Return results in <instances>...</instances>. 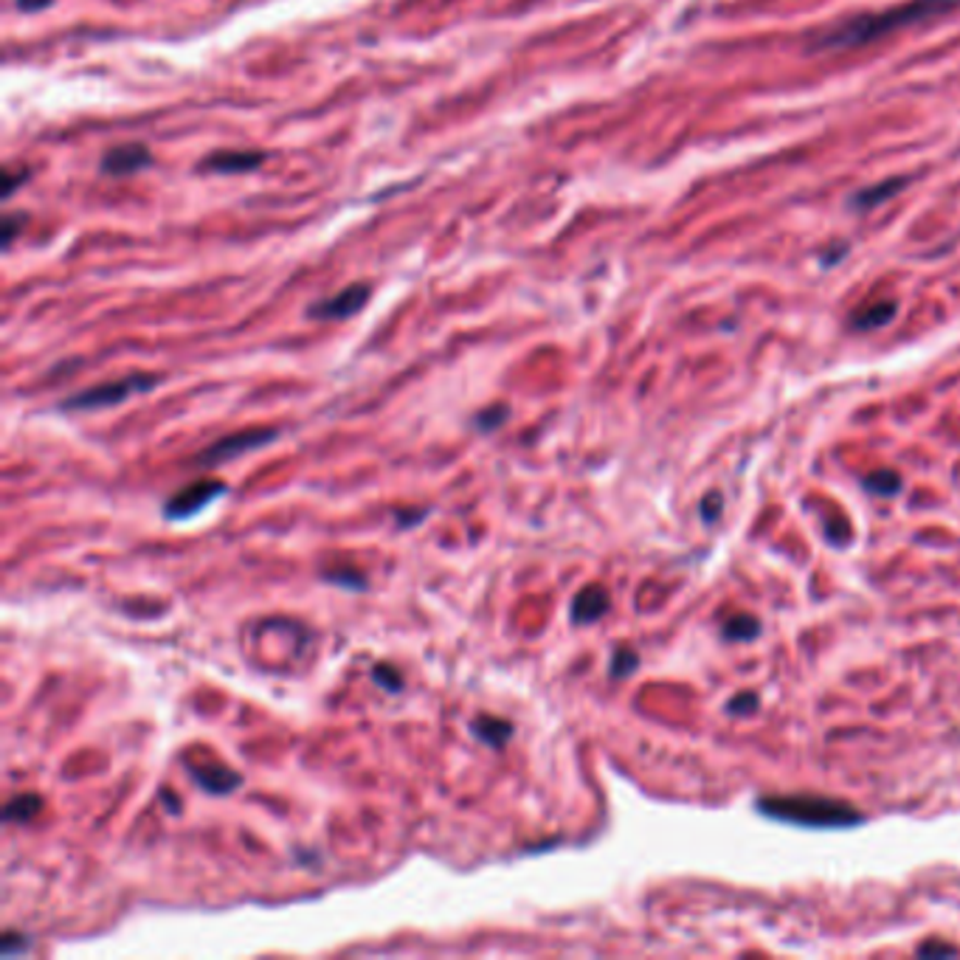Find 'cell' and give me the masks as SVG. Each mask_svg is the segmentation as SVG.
<instances>
[{"mask_svg": "<svg viewBox=\"0 0 960 960\" xmlns=\"http://www.w3.org/2000/svg\"><path fill=\"white\" fill-rule=\"evenodd\" d=\"M758 809L766 816H775L783 823L806 825V828H851V825L862 823V814L851 809L848 802L816 795L761 797Z\"/></svg>", "mask_w": 960, "mask_h": 960, "instance_id": "cell-2", "label": "cell"}, {"mask_svg": "<svg viewBox=\"0 0 960 960\" xmlns=\"http://www.w3.org/2000/svg\"><path fill=\"white\" fill-rule=\"evenodd\" d=\"M510 417V406L508 403H494V406H487V409H482L479 414H476L474 417V426L479 428V432H496V428L501 426V423H504V420Z\"/></svg>", "mask_w": 960, "mask_h": 960, "instance_id": "cell-17", "label": "cell"}, {"mask_svg": "<svg viewBox=\"0 0 960 960\" xmlns=\"http://www.w3.org/2000/svg\"><path fill=\"white\" fill-rule=\"evenodd\" d=\"M265 152L260 150H217L200 161V170L217 172V175H240V172L260 170Z\"/></svg>", "mask_w": 960, "mask_h": 960, "instance_id": "cell-8", "label": "cell"}, {"mask_svg": "<svg viewBox=\"0 0 960 960\" xmlns=\"http://www.w3.org/2000/svg\"><path fill=\"white\" fill-rule=\"evenodd\" d=\"M42 811V800L37 795H17L7 802L3 820L7 823H28Z\"/></svg>", "mask_w": 960, "mask_h": 960, "instance_id": "cell-13", "label": "cell"}, {"mask_svg": "<svg viewBox=\"0 0 960 960\" xmlns=\"http://www.w3.org/2000/svg\"><path fill=\"white\" fill-rule=\"evenodd\" d=\"M901 189H905V178L885 180V184L876 186V189H868V192L857 195V198H853V207H857V209H873V207H882V200L893 198V195L901 192Z\"/></svg>", "mask_w": 960, "mask_h": 960, "instance_id": "cell-15", "label": "cell"}, {"mask_svg": "<svg viewBox=\"0 0 960 960\" xmlns=\"http://www.w3.org/2000/svg\"><path fill=\"white\" fill-rule=\"evenodd\" d=\"M721 501L724 499H721L719 490H713V494L705 496V501H701V515H705V522H715V519H719Z\"/></svg>", "mask_w": 960, "mask_h": 960, "instance_id": "cell-24", "label": "cell"}, {"mask_svg": "<svg viewBox=\"0 0 960 960\" xmlns=\"http://www.w3.org/2000/svg\"><path fill=\"white\" fill-rule=\"evenodd\" d=\"M161 377L155 375H130L122 377V381H110V384H99L93 389L76 391L68 400H62V409L65 412H97V409H108V406L124 403L133 395H141V391H150L159 386Z\"/></svg>", "mask_w": 960, "mask_h": 960, "instance_id": "cell-3", "label": "cell"}, {"mask_svg": "<svg viewBox=\"0 0 960 960\" xmlns=\"http://www.w3.org/2000/svg\"><path fill=\"white\" fill-rule=\"evenodd\" d=\"M279 437L276 428H248V432L228 434V437L217 439L212 448L198 457V465H220V462H228L234 457H242L248 451H257V448H265L267 442H274Z\"/></svg>", "mask_w": 960, "mask_h": 960, "instance_id": "cell-4", "label": "cell"}, {"mask_svg": "<svg viewBox=\"0 0 960 960\" xmlns=\"http://www.w3.org/2000/svg\"><path fill=\"white\" fill-rule=\"evenodd\" d=\"M423 519H426V510H420V513H414V515L398 513V524H400V527H412V524L423 522Z\"/></svg>", "mask_w": 960, "mask_h": 960, "instance_id": "cell-28", "label": "cell"}, {"mask_svg": "<svg viewBox=\"0 0 960 960\" xmlns=\"http://www.w3.org/2000/svg\"><path fill=\"white\" fill-rule=\"evenodd\" d=\"M23 949H28L26 935H17V933L3 935V947H0V955H3V958H12V955L23 952Z\"/></svg>", "mask_w": 960, "mask_h": 960, "instance_id": "cell-23", "label": "cell"}, {"mask_svg": "<svg viewBox=\"0 0 960 960\" xmlns=\"http://www.w3.org/2000/svg\"><path fill=\"white\" fill-rule=\"evenodd\" d=\"M28 175H32V172L23 170V166L17 172L14 170L3 172V198H12V195L17 192V186H21L23 180H28Z\"/></svg>", "mask_w": 960, "mask_h": 960, "instance_id": "cell-22", "label": "cell"}, {"mask_svg": "<svg viewBox=\"0 0 960 960\" xmlns=\"http://www.w3.org/2000/svg\"><path fill=\"white\" fill-rule=\"evenodd\" d=\"M637 665H639L637 651H632V648H620V651H614V657H611V676H614V680H625V676H632V673L637 671Z\"/></svg>", "mask_w": 960, "mask_h": 960, "instance_id": "cell-18", "label": "cell"}, {"mask_svg": "<svg viewBox=\"0 0 960 960\" xmlns=\"http://www.w3.org/2000/svg\"><path fill=\"white\" fill-rule=\"evenodd\" d=\"M228 494V485L217 479H203V482H195V485L184 487L178 494L166 499L164 504V515L172 519V522H180V519H192L198 515L200 510H207L212 501H217L220 496Z\"/></svg>", "mask_w": 960, "mask_h": 960, "instance_id": "cell-5", "label": "cell"}, {"mask_svg": "<svg viewBox=\"0 0 960 960\" xmlns=\"http://www.w3.org/2000/svg\"><path fill=\"white\" fill-rule=\"evenodd\" d=\"M21 12H40V9L51 7V0H14Z\"/></svg>", "mask_w": 960, "mask_h": 960, "instance_id": "cell-27", "label": "cell"}, {"mask_svg": "<svg viewBox=\"0 0 960 960\" xmlns=\"http://www.w3.org/2000/svg\"><path fill=\"white\" fill-rule=\"evenodd\" d=\"M758 705H761V699H758V696H755V694H741V696H735V699L730 701L727 710H730V713H735V715H747V713H755V710H758Z\"/></svg>", "mask_w": 960, "mask_h": 960, "instance_id": "cell-21", "label": "cell"}, {"mask_svg": "<svg viewBox=\"0 0 960 960\" xmlns=\"http://www.w3.org/2000/svg\"><path fill=\"white\" fill-rule=\"evenodd\" d=\"M960 0H907L901 7L885 9V12L859 14V17H851V21L839 23V26L828 28L823 35H816L811 40V49H859L864 42L882 40V37L893 35V32H901L907 26H915V23H924L930 17L952 12Z\"/></svg>", "mask_w": 960, "mask_h": 960, "instance_id": "cell-1", "label": "cell"}, {"mask_svg": "<svg viewBox=\"0 0 960 960\" xmlns=\"http://www.w3.org/2000/svg\"><path fill=\"white\" fill-rule=\"evenodd\" d=\"M23 223H26V214H9V217L3 220V248L12 246L14 234L21 232Z\"/></svg>", "mask_w": 960, "mask_h": 960, "instance_id": "cell-25", "label": "cell"}, {"mask_svg": "<svg viewBox=\"0 0 960 960\" xmlns=\"http://www.w3.org/2000/svg\"><path fill=\"white\" fill-rule=\"evenodd\" d=\"M152 164V152L145 145H119L113 150H108L102 155V172L104 175H136V172L147 170Z\"/></svg>", "mask_w": 960, "mask_h": 960, "instance_id": "cell-7", "label": "cell"}, {"mask_svg": "<svg viewBox=\"0 0 960 960\" xmlns=\"http://www.w3.org/2000/svg\"><path fill=\"white\" fill-rule=\"evenodd\" d=\"M324 581L329 584H341V586H350V589H364V575L356 570H336V572H324Z\"/></svg>", "mask_w": 960, "mask_h": 960, "instance_id": "cell-20", "label": "cell"}, {"mask_svg": "<svg viewBox=\"0 0 960 960\" xmlns=\"http://www.w3.org/2000/svg\"><path fill=\"white\" fill-rule=\"evenodd\" d=\"M372 680L384 687V690H389V694H398L400 687H403L400 673L391 671V665H375V671H372Z\"/></svg>", "mask_w": 960, "mask_h": 960, "instance_id": "cell-19", "label": "cell"}, {"mask_svg": "<svg viewBox=\"0 0 960 960\" xmlns=\"http://www.w3.org/2000/svg\"><path fill=\"white\" fill-rule=\"evenodd\" d=\"M724 637L733 639V643H747L761 634V620L752 618V614H735L724 623Z\"/></svg>", "mask_w": 960, "mask_h": 960, "instance_id": "cell-14", "label": "cell"}, {"mask_svg": "<svg viewBox=\"0 0 960 960\" xmlns=\"http://www.w3.org/2000/svg\"><path fill=\"white\" fill-rule=\"evenodd\" d=\"M474 735L479 738L482 744L487 747L501 749L504 744L510 741V735H513V727H510V721H501V719H490V715H482V719L474 721Z\"/></svg>", "mask_w": 960, "mask_h": 960, "instance_id": "cell-11", "label": "cell"}, {"mask_svg": "<svg viewBox=\"0 0 960 960\" xmlns=\"http://www.w3.org/2000/svg\"><path fill=\"white\" fill-rule=\"evenodd\" d=\"M186 769H189V775L195 777V783L203 786L207 791H212V795H228V791H234L242 783L240 775L232 772L228 766H223V763L186 761Z\"/></svg>", "mask_w": 960, "mask_h": 960, "instance_id": "cell-9", "label": "cell"}, {"mask_svg": "<svg viewBox=\"0 0 960 960\" xmlns=\"http://www.w3.org/2000/svg\"><path fill=\"white\" fill-rule=\"evenodd\" d=\"M864 490L873 496H896L901 490V476L896 471H876L864 479Z\"/></svg>", "mask_w": 960, "mask_h": 960, "instance_id": "cell-16", "label": "cell"}, {"mask_svg": "<svg viewBox=\"0 0 960 960\" xmlns=\"http://www.w3.org/2000/svg\"><path fill=\"white\" fill-rule=\"evenodd\" d=\"M896 310H899V304L896 302H873V304H868V308L859 310L851 324L857 329H878V327H885L887 322H893Z\"/></svg>", "mask_w": 960, "mask_h": 960, "instance_id": "cell-12", "label": "cell"}, {"mask_svg": "<svg viewBox=\"0 0 960 960\" xmlns=\"http://www.w3.org/2000/svg\"><path fill=\"white\" fill-rule=\"evenodd\" d=\"M919 955H958V949L947 947V944H935V940H930V944H921Z\"/></svg>", "mask_w": 960, "mask_h": 960, "instance_id": "cell-26", "label": "cell"}, {"mask_svg": "<svg viewBox=\"0 0 960 960\" xmlns=\"http://www.w3.org/2000/svg\"><path fill=\"white\" fill-rule=\"evenodd\" d=\"M609 606H611L609 591H606L603 586H586V589L577 591L575 600H572V620H575L577 625L595 623V620H600L606 611H609Z\"/></svg>", "mask_w": 960, "mask_h": 960, "instance_id": "cell-10", "label": "cell"}, {"mask_svg": "<svg viewBox=\"0 0 960 960\" xmlns=\"http://www.w3.org/2000/svg\"><path fill=\"white\" fill-rule=\"evenodd\" d=\"M372 288L366 282H356L350 288L338 290L336 296H327L322 302L310 304L308 316L319 319V322H333V319H350L356 313H361V308H366L370 302Z\"/></svg>", "mask_w": 960, "mask_h": 960, "instance_id": "cell-6", "label": "cell"}]
</instances>
